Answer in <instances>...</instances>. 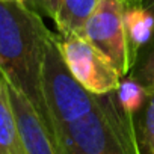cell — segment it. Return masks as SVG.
<instances>
[{
  "instance_id": "obj_1",
  "label": "cell",
  "mask_w": 154,
  "mask_h": 154,
  "mask_svg": "<svg viewBox=\"0 0 154 154\" xmlns=\"http://www.w3.org/2000/svg\"><path fill=\"white\" fill-rule=\"evenodd\" d=\"M50 29L27 5L0 0V69L36 109L50 130L42 65Z\"/></svg>"
},
{
  "instance_id": "obj_2",
  "label": "cell",
  "mask_w": 154,
  "mask_h": 154,
  "mask_svg": "<svg viewBox=\"0 0 154 154\" xmlns=\"http://www.w3.org/2000/svg\"><path fill=\"white\" fill-rule=\"evenodd\" d=\"M60 154H140L134 118L124 112L116 92L103 94L88 115L53 127Z\"/></svg>"
},
{
  "instance_id": "obj_3",
  "label": "cell",
  "mask_w": 154,
  "mask_h": 154,
  "mask_svg": "<svg viewBox=\"0 0 154 154\" xmlns=\"http://www.w3.org/2000/svg\"><path fill=\"white\" fill-rule=\"evenodd\" d=\"M42 88L51 133L54 125L75 121L92 112L100 98V95L89 92L71 74L59 48V36L51 30L45 42Z\"/></svg>"
},
{
  "instance_id": "obj_4",
  "label": "cell",
  "mask_w": 154,
  "mask_h": 154,
  "mask_svg": "<svg viewBox=\"0 0 154 154\" xmlns=\"http://www.w3.org/2000/svg\"><path fill=\"white\" fill-rule=\"evenodd\" d=\"M59 48L71 74L89 92L103 95L116 91L122 77L112 62L83 35L59 36Z\"/></svg>"
},
{
  "instance_id": "obj_5",
  "label": "cell",
  "mask_w": 154,
  "mask_h": 154,
  "mask_svg": "<svg viewBox=\"0 0 154 154\" xmlns=\"http://www.w3.org/2000/svg\"><path fill=\"white\" fill-rule=\"evenodd\" d=\"M82 35L112 62L121 77L131 72L122 0H98L85 21Z\"/></svg>"
},
{
  "instance_id": "obj_6",
  "label": "cell",
  "mask_w": 154,
  "mask_h": 154,
  "mask_svg": "<svg viewBox=\"0 0 154 154\" xmlns=\"http://www.w3.org/2000/svg\"><path fill=\"white\" fill-rule=\"evenodd\" d=\"M8 88L24 154H60L53 133L32 103L9 83Z\"/></svg>"
},
{
  "instance_id": "obj_7",
  "label": "cell",
  "mask_w": 154,
  "mask_h": 154,
  "mask_svg": "<svg viewBox=\"0 0 154 154\" xmlns=\"http://www.w3.org/2000/svg\"><path fill=\"white\" fill-rule=\"evenodd\" d=\"M124 26L130 66L133 69L140 59L142 48L154 35V14L142 6V3L124 5Z\"/></svg>"
},
{
  "instance_id": "obj_8",
  "label": "cell",
  "mask_w": 154,
  "mask_h": 154,
  "mask_svg": "<svg viewBox=\"0 0 154 154\" xmlns=\"http://www.w3.org/2000/svg\"><path fill=\"white\" fill-rule=\"evenodd\" d=\"M0 154H24L15 113L9 98V88L0 69Z\"/></svg>"
},
{
  "instance_id": "obj_9",
  "label": "cell",
  "mask_w": 154,
  "mask_h": 154,
  "mask_svg": "<svg viewBox=\"0 0 154 154\" xmlns=\"http://www.w3.org/2000/svg\"><path fill=\"white\" fill-rule=\"evenodd\" d=\"M98 0H59V12L56 18L57 35L83 33V26Z\"/></svg>"
},
{
  "instance_id": "obj_10",
  "label": "cell",
  "mask_w": 154,
  "mask_h": 154,
  "mask_svg": "<svg viewBox=\"0 0 154 154\" xmlns=\"http://www.w3.org/2000/svg\"><path fill=\"white\" fill-rule=\"evenodd\" d=\"M115 92H116L118 101H119L121 107L124 109V112L133 118L143 107V104L149 95L148 88L143 83H140L133 74L122 77L119 82V86L116 88Z\"/></svg>"
},
{
  "instance_id": "obj_11",
  "label": "cell",
  "mask_w": 154,
  "mask_h": 154,
  "mask_svg": "<svg viewBox=\"0 0 154 154\" xmlns=\"http://www.w3.org/2000/svg\"><path fill=\"white\" fill-rule=\"evenodd\" d=\"M134 130L139 152L154 154V91H149L143 107L134 116Z\"/></svg>"
},
{
  "instance_id": "obj_12",
  "label": "cell",
  "mask_w": 154,
  "mask_h": 154,
  "mask_svg": "<svg viewBox=\"0 0 154 154\" xmlns=\"http://www.w3.org/2000/svg\"><path fill=\"white\" fill-rule=\"evenodd\" d=\"M131 74L148 88V91H154V42L145 56L139 59L136 66L131 69Z\"/></svg>"
},
{
  "instance_id": "obj_13",
  "label": "cell",
  "mask_w": 154,
  "mask_h": 154,
  "mask_svg": "<svg viewBox=\"0 0 154 154\" xmlns=\"http://www.w3.org/2000/svg\"><path fill=\"white\" fill-rule=\"evenodd\" d=\"M26 5L41 17H48L53 21H56L57 18L59 0H26Z\"/></svg>"
},
{
  "instance_id": "obj_14",
  "label": "cell",
  "mask_w": 154,
  "mask_h": 154,
  "mask_svg": "<svg viewBox=\"0 0 154 154\" xmlns=\"http://www.w3.org/2000/svg\"><path fill=\"white\" fill-rule=\"evenodd\" d=\"M142 6H145L149 12L154 14V0H142Z\"/></svg>"
},
{
  "instance_id": "obj_15",
  "label": "cell",
  "mask_w": 154,
  "mask_h": 154,
  "mask_svg": "<svg viewBox=\"0 0 154 154\" xmlns=\"http://www.w3.org/2000/svg\"><path fill=\"white\" fill-rule=\"evenodd\" d=\"M124 5H133V3H142V0H122Z\"/></svg>"
},
{
  "instance_id": "obj_16",
  "label": "cell",
  "mask_w": 154,
  "mask_h": 154,
  "mask_svg": "<svg viewBox=\"0 0 154 154\" xmlns=\"http://www.w3.org/2000/svg\"><path fill=\"white\" fill-rule=\"evenodd\" d=\"M3 2H15V3H23V5H26V0H3Z\"/></svg>"
}]
</instances>
